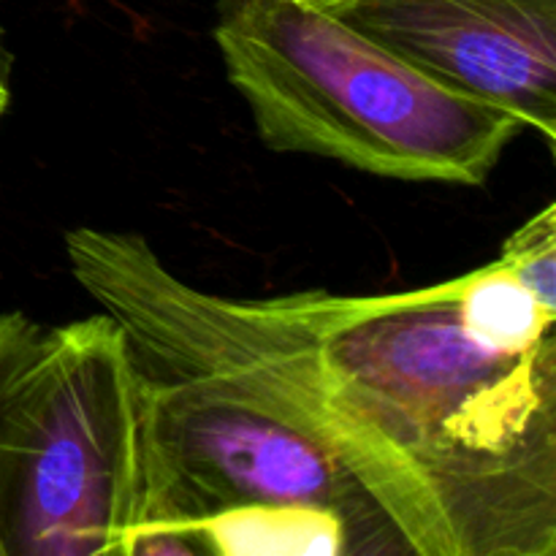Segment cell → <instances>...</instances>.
I'll list each match as a JSON object with an SVG mask.
<instances>
[{"instance_id":"obj_1","label":"cell","mask_w":556,"mask_h":556,"mask_svg":"<svg viewBox=\"0 0 556 556\" xmlns=\"http://www.w3.org/2000/svg\"><path fill=\"white\" fill-rule=\"evenodd\" d=\"M237 318L407 554H556V309L500 261L383 296L237 299Z\"/></svg>"},{"instance_id":"obj_2","label":"cell","mask_w":556,"mask_h":556,"mask_svg":"<svg viewBox=\"0 0 556 556\" xmlns=\"http://www.w3.org/2000/svg\"><path fill=\"white\" fill-rule=\"evenodd\" d=\"M65 253L74 280L128 340L201 554V527L242 510L329 516L358 554H407L391 521L266 383L233 296L190 286L134 231L79 226L65 233Z\"/></svg>"},{"instance_id":"obj_3","label":"cell","mask_w":556,"mask_h":556,"mask_svg":"<svg viewBox=\"0 0 556 556\" xmlns=\"http://www.w3.org/2000/svg\"><path fill=\"white\" fill-rule=\"evenodd\" d=\"M5 556L201 554L112 315L43 329L0 416Z\"/></svg>"},{"instance_id":"obj_4","label":"cell","mask_w":556,"mask_h":556,"mask_svg":"<svg viewBox=\"0 0 556 556\" xmlns=\"http://www.w3.org/2000/svg\"><path fill=\"white\" fill-rule=\"evenodd\" d=\"M215 43L271 152L478 188L527 130L516 114L440 85L296 0H217Z\"/></svg>"},{"instance_id":"obj_5","label":"cell","mask_w":556,"mask_h":556,"mask_svg":"<svg viewBox=\"0 0 556 556\" xmlns=\"http://www.w3.org/2000/svg\"><path fill=\"white\" fill-rule=\"evenodd\" d=\"M440 85L556 139V0H315Z\"/></svg>"},{"instance_id":"obj_6","label":"cell","mask_w":556,"mask_h":556,"mask_svg":"<svg viewBox=\"0 0 556 556\" xmlns=\"http://www.w3.org/2000/svg\"><path fill=\"white\" fill-rule=\"evenodd\" d=\"M497 261L538 302L556 309V206L546 204L516 228L505 239Z\"/></svg>"},{"instance_id":"obj_7","label":"cell","mask_w":556,"mask_h":556,"mask_svg":"<svg viewBox=\"0 0 556 556\" xmlns=\"http://www.w3.org/2000/svg\"><path fill=\"white\" fill-rule=\"evenodd\" d=\"M43 329L25 313H0V416L16 378L30 362ZM0 556H5L3 527H0Z\"/></svg>"},{"instance_id":"obj_8","label":"cell","mask_w":556,"mask_h":556,"mask_svg":"<svg viewBox=\"0 0 556 556\" xmlns=\"http://www.w3.org/2000/svg\"><path fill=\"white\" fill-rule=\"evenodd\" d=\"M9 103H11V60H9V52H5L3 36H0V119H3Z\"/></svg>"},{"instance_id":"obj_9","label":"cell","mask_w":556,"mask_h":556,"mask_svg":"<svg viewBox=\"0 0 556 556\" xmlns=\"http://www.w3.org/2000/svg\"><path fill=\"white\" fill-rule=\"evenodd\" d=\"M296 3H304V5H309V3H315V0H296Z\"/></svg>"}]
</instances>
